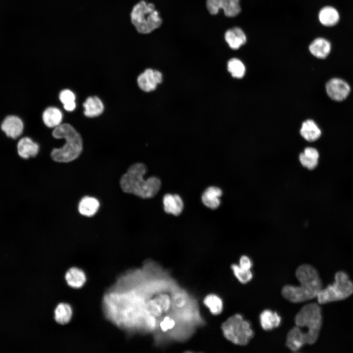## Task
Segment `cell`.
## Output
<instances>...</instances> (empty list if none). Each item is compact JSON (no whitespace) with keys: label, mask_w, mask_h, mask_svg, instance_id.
I'll return each mask as SVG.
<instances>
[{"label":"cell","mask_w":353,"mask_h":353,"mask_svg":"<svg viewBox=\"0 0 353 353\" xmlns=\"http://www.w3.org/2000/svg\"><path fill=\"white\" fill-rule=\"evenodd\" d=\"M84 114L88 117H94L101 115L104 109L101 101L97 97H88L83 103Z\"/></svg>","instance_id":"20"},{"label":"cell","mask_w":353,"mask_h":353,"mask_svg":"<svg viewBox=\"0 0 353 353\" xmlns=\"http://www.w3.org/2000/svg\"><path fill=\"white\" fill-rule=\"evenodd\" d=\"M65 279L70 286L79 288L84 285L86 278L83 271L77 268L73 267L67 272Z\"/></svg>","instance_id":"23"},{"label":"cell","mask_w":353,"mask_h":353,"mask_svg":"<svg viewBox=\"0 0 353 353\" xmlns=\"http://www.w3.org/2000/svg\"><path fill=\"white\" fill-rule=\"evenodd\" d=\"M319 20L321 24L326 26H332L337 24L340 15L334 7L327 6L322 8L319 13Z\"/></svg>","instance_id":"18"},{"label":"cell","mask_w":353,"mask_h":353,"mask_svg":"<svg viewBox=\"0 0 353 353\" xmlns=\"http://www.w3.org/2000/svg\"><path fill=\"white\" fill-rule=\"evenodd\" d=\"M52 136L56 139L64 138L65 143L61 148H55L51 152L53 161L59 163H68L76 159L82 151V141L77 131L70 124H61L54 128Z\"/></svg>","instance_id":"3"},{"label":"cell","mask_w":353,"mask_h":353,"mask_svg":"<svg viewBox=\"0 0 353 353\" xmlns=\"http://www.w3.org/2000/svg\"><path fill=\"white\" fill-rule=\"evenodd\" d=\"M59 99L66 110L72 111L76 108V97L72 91L69 89L61 91L59 94Z\"/></svg>","instance_id":"26"},{"label":"cell","mask_w":353,"mask_h":353,"mask_svg":"<svg viewBox=\"0 0 353 353\" xmlns=\"http://www.w3.org/2000/svg\"><path fill=\"white\" fill-rule=\"evenodd\" d=\"M231 268L235 276L241 283H247L252 279V274L251 270L243 269L235 264H232Z\"/></svg>","instance_id":"28"},{"label":"cell","mask_w":353,"mask_h":353,"mask_svg":"<svg viewBox=\"0 0 353 353\" xmlns=\"http://www.w3.org/2000/svg\"><path fill=\"white\" fill-rule=\"evenodd\" d=\"M262 328L266 331L278 327L281 323L280 316L276 312L266 309L262 312L259 317Z\"/></svg>","instance_id":"17"},{"label":"cell","mask_w":353,"mask_h":353,"mask_svg":"<svg viewBox=\"0 0 353 353\" xmlns=\"http://www.w3.org/2000/svg\"><path fill=\"white\" fill-rule=\"evenodd\" d=\"M17 150L20 157L26 159L37 155L39 151V146L30 138L24 137L18 141Z\"/></svg>","instance_id":"12"},{"label":"cell","mask_w":353,"mask_h":353,"mask_svg":"<svg viewBox=\"0 0 353 353\" xmlns=\"http://www.w3.org/2000/svg\"><path fill=\"white\" fill-rule=\"evenodd\" d=\"M175 319L170 315L165 316L159 322V328L162 332H167L173 329L176 326Z\"/></svg>","instance_id":"29"},{"label":"cell","mask_w":353,"mask_h":353,"mask_svg":"<svg viewBox=\"0 0 353 353\" xmlns=\"http://www.w3.org/2000/svg\"><path fill=\"white\" fill-rule=\"evenodd\" d=\"M225 38L229 47L233 50L239 49L247 40L245 33L238 27L227 30L225 33Z\"/></svg>","instance_id":"16"},{"label":"cell","mask_w":353,"mask_h":353,"mask_svg":"<svg viewBox=\"0 0 353 353\" xmlns=\"http://www.w3.org/2000/svg\"><path fill=\"white\" fill-rule=\"evenodd\" d=\"M227 69L233 77L238 78L243 77L245 73L243 63L239 59L235 58L228 61Z\"/></svg>","instance_id":"27"},{"label":"cell","mask_w":353,"mask_h":353,"mask_svg":"<svg viewBox=\"0 0 353 353\" xmlns=\"http://www.w3.org/2000/svg\"><path fill=\"white\" fill-rule=\"evenodd\" d=\"M320 305L316 303H308L295 317V326L306 328L308 345H312L317 341L322 327V309Z\"/></svg>","instance_id":"4"},{"label":"cell","mask_w":353,"mask_h":353,"mask_svg":"<svg viewBox=\"0 0 353 353\" xmlns=\"http://www.w3.org/2000/svg\"><path fill=\"white\" fill-rule=\"evenodd\" d=\"M299 160L303 166L309 170L314 169L317 166L318 163V159L308 157L303 152L300 154Z\"/></svg>","instance_id":"30"},{"label":"cell","mask_w":353,"mask_h":353,"mask_svg":"<svg viewBox=\"0 0 353 353\" xmlns=\"http://www.w3.org/2000/svg\"><path fill=\"white\" fill-rule=\"evenodd\" d=\"M222 195V190L216 186L207 187L202 195V201L206 207L215 209L220 204V197Z\"/></svg>","instance_id":"14"},{"label":"cell","mask_w":353,"mask_h":353,"mask_svg":"<svg viewBox=\"0 0 353 353\" xmlns=\"http://www.w3.org/2000/svg\"><path fill=\"white\" fill-rule=\"evenodd\" d=\"M100 207L99 201L92 197L86 196L79 202L78 210L80 214L86 217L94 216Z\"/></svg>","instance_id":"19"},{"label":"cell","mask_w":353,"mask_h":353,"mask_svg":"<svg viewBox=\"0 0 353 353\" xmlns=\"http://www.w3.org/2000/svg\"><path fill=\"white\" fill-rule=\"evenodd\" d=\"M130 20L136 30L141 34H148L158 28L162 19L153 3L141 0L132 8Z\"/></svg>","instance_id":"5"},{"label":"cell","mask_w":353,"mask_h":353,"mask_svg":"<svg viewBox=\"0 0 353 353\" xmlns=\"http://www.w3.org/2000/svg\"><path fill=\"white\" fill-rule=\"evenodd\" d=\"M331 49L329 41L322 37L314 40L309 47L311 53L319 59L326 58L329 55Z\"/></svg>","instance_id":"15"},{"label":"cell","mask_w":353,"mask_h":353,"mask_svg":"<svg viewBox=\"0 0 353 353\" xmlns=\"http://www.w3.org/2000/svg\"><path fill=\"white\" fill-rule=\"evenodd\" d=\"M221 328L225 338L237 345H247L254 335L250 323L239 314L229 317Z\"/></svg>","instance_id":"7"},{"label":"cell","mask_w":353,"mask_h":353,"mask_svg":"<svg viewBox=\"0 0 353 353\" xmlns=\"http://www.w3.org/2000/svg\"><path fill=\"white\" fill-rule=\"evenodd\" d=\"M300 133L306 140L309 142L317 140L322 134L320 128L312 120H307L303 123Z\"/></svg>","instance_id":"21"},{"label":"cell","mask_w":353,"mask_h":353,"mask_svg":"<svg viewBox=\"0 0 353 353\" xmlns=\"http://www.w3.org/2000/svg\"><path fill=\"white\" fill-rule=\"evenodd\" d=\"M295 275L300 285L284 286L281 290L282 296L294 303L308 301L317 298L323 288L322 281L318 271L310 264H303L297 268Z\"/></svg>","instance_id":"1"},{"label":"cell","mask_w":353,"mask_h":353,"mask_svg":"<svg viewBox=\"0 0 353 353\" xmlns=\"http://www.w3.org/2000/svg\"><path fill=\"white\" fill-rule=\"evenodd\" d=\"M326 90L327 95L331 100L336 101H342L349 96L351 88L346 80L339 77H333L327 82Z\"/></svg>","instance_id":"8"},{"label":"cell","mask_w":353,"mask_h":353,"mask_svg":"<svg viewBox=\"0 0 353 353\" xmlns=\"http://www.w3.org/2000/svg\"><path fill=\"white\" fill-rule=\"evenodd\" d=\"M162 74L158 71L147 69L141 74L137 78L138 86L143 91L147 92L154 90L161 83Z\"/></svg>","instance_id":"10"},{"label":"cell","mask_w":353,"mask_h":353,"mask_svg":"<svg viewBox=\"0 0 353 353\" xmlns=\"http://www.w3.org/2000/svg\"><path fill=\"white\" fill-rule=\"evenodd\" d=\"M203 303L209 309L210 312L213 315L220 314L223 311V301L219 296L215 294H211L207 295L204 299Z\"/></svg>","instance_id":"25"},{"label":"cell","mask_w":353,"mask_h":353,"mask_svg":"<svg viewBox=\"0 0 353 353\" xmlns=\"http://www.w3.org/2000/svg\"><path fill=\"white\" fill-rule=\"evenodd\" d=\"M146 165L142 163L131 165L120 179V185L123 192L133 194L143 199L153 197L161 186L160 179L152 176L144 179L147 172Z\"/></svg>","instance_id":"2"},{"label":"cell","mask_w":353,"mask_h":353,"mask_svg":"<svg viewBox=\"0 0 353 353\" xmlns=\"http://www.w3.org/2000/svg\"><path fill=\"white\" fill-rule=\"evenodd\" d=\"M72 316V310L71 306L65 303L59 304L54 311L55 321L59 324L64 325L68 323Z\"/></svg>","instance_id":"24"},{"label":"cell","mask_w":353,"mask_h":353,"mask_svg":"<svg viewBox=\"0 0 353 353\" xmlns=\"http://www.w3.org/2000/svg\"><path fill=\"white\" fill-rule=\"evenodd\" d=\"M164 211L175 216L179 215L183 209L184 205L181 197L177 195L167 194L163 199Z\"/></svg>","instance_id":"13"},{"label":"cell","mask_w":353,"mask_h":353,"mask_svg":"<svg viewBox=\"0 0 353 353\" xmlns=\"http://www.w3.org/2000/svg\"><path fill=\"white\" fill-rule=\"evenodd\" d=\"M240 0H207L206 8L212 15L217 14L223 9L225 15L229 17L237 15L241 11Z\"/></svg>","instance_id":"9"},{"label":"cell","mask_w":353,"mask_h":353,"mask_svg":"<svg viewBox=\"0 0 353 353\" xmlns=\"http://www.w3.org/2000/svg\"><path fill=\"white\" fill-rule=\"evenodd\" d=\"M0 127L7 137L15 139L22 134L24 124L19 117L16 115H8L1 123Z\"/></svg>","instance_id":"11"},{"label":"cell","mask_w":353,"mask_h":353,"mask_svg":"<svg viewBox=\"0 0 353 353\" xmlns=\"http://www.w3.org/2000/svg\"><path fill=\"white\" fill-rule=\"evenodd\" d=\"M62 118L63 115L60 110L54 107L46 108L42 114L45 125L50 128H55L61 125Z\"/></svg>","instance_id":"22"},{"label":"cell","mask_w":353,"mask_h":353,"mask_svg":"<svg viewBox=\"0 0 353 353\" xmlns=\"http://www.w3.org/2000/svg\"><path fill=\"white\" fill-rule=\"evenodd\" d=\"M353 294V282L345 272H337L334 281L319 292L317 298L320 304L345 300Z\"/></svg>","instance_id":"6"},{"label":"cell","mask_w":353,"mask_h":353,"mask_svg":"<svg viewBox=\"0 0 353 353\" xmlns=\"http://www.w3.org/2000/svg\"><path fill=\"white\" fill-rule=\"evenodd\" d=\"M239 266L243 269L251 270L252 263L249 257L246 255H242L240 258Z\"/></svg>","instance_id":"31"},{"label":"cell","mask_w":353,"mask_h":353,"mask_svg":"<svg viewBox=\"0 0 353 353\" xmlns=\"http://www.w3.org/2000/svg\"><path fill=\"white\" fill-rule=\"evenodd\" d=\"M303 153L306 156L311 157L314 159H318L319 157V154L318 151L312 147L306 148Z\"/></svg>","instance_id":"32"}]
</instances>
